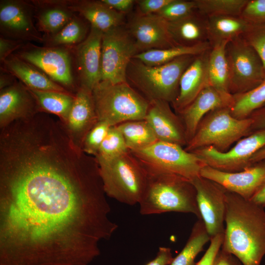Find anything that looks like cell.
I'll use <instances>...</instances> for the list:
<instances>
[{
  "label": "cell",
  "mask_w": 265,
  "mask_h": 265,
  "mask_svg": "<svg viewBox=\"0 0 265 265\" xmlns=\"http://www.w3.org/2000/svg\"><path fill=\"white\" fill-rule=\"evenodd\" d=\"M98 162L51 121L0 138V265H88L118 225Z\"/></svg>",
  "instance_id": "obj_1"
},
{
  "label": "cell",
  "mask_w": 265,
  "mask_h": 265,
  "mask_svg": "<svg viewBox=\"0 0 265 265\" xmlns=\"http://www.w3.org/2000/svg\"><path fill=\"white\" fill-rule=\"evenodd\" d=\"M225 224L221 248L242 265H260L265 255V208L227 190Z\"/></svg>",
  "instance_id": "obj_2"
},
{
  "label": "cell",
  "mask_w": 265,
  "mask_h": 265,
  "mask_svg": "<svg viewBox=\"0 0 265 265\" xmlns=\"http://www.w3.org/2000/svg\"><path fill=\"white\" fill-rule=\"evenodd\" d=\"M147 173L146 189L138 204L141 214L179 212L192 213L201 219L191 181L174 175Z\"/></svg>",
  "instance_id": "obj_3"
},
{
  "label": "cell",
  "mask_w": 265,
  "mask_h": 265,
  "mask_svg": "<svg viewBox=\"0 0 265 265\" xmlns=\"http://www.w3.org/2000/svg\"><path fill=\"white\" fill-rule=\"evenodd\" d=\"M196 56L184 55L155 66L132 58L127 68V80L149 101L160 100L172 104L178 95L182 74Z\"/></svg>",
  "instance_id": "obj_4"
},
{
  "label": "cell",
  "mask_w": 265,
  "mask_h": 265,
  "mask_svg": "<svg viewBox=\"0 0 265 265\" xmlns=\"http://www.w3.org/2000/svg\"><path fill=\"white\" fill-rule=\"evenodd\" d=\"M92 94L99 121L115 126L145 118L149 101L128 81H100L93 89Z\"/></svg>",
  "instance_id": "obj_5"
},
{
  "label": "cell",
  "mask_w": 265,
  "mask_h": 265,
  "mask_svg": "<svg viewBox=\"0 0 265 265\" xmlns=\"http://www.w3.org/2000/svg\"><path fill=\"white\" fill-rule=\"evenodd\" d=\"M98 162L106 196L129 205L139 203L148 176L130 150L109 161Z\"/></svg>",
  "instance_id": "obj_6"
},
{
  "label": "cell",
  "mask_w": 265,
  "mask_h": 265,
  "mask_svg": "<svg viewBox=\"0 0 265 265\" xmlns=\"http://www.w3.org/2000/svg\"><path fill=\"white\" fill-rule=\"evenodd\" d=\"M148 173L177 175L192 181L200 176L205 160L180 145L157 141L142 149L130 150Z\"/></svg>",
  "instance_id": "obj_7"
},
{
  "label": "cell",
  "mask_w": 265,
  "mask_h": 265,
  "mask_svg": "<svg viewBox=\"0 0 265 265\" xmlns=\"http://www.w3.org/2000/svg\"><path fill=\"white\" fill-rule=\"evenodd\" d=\"M253 122L251 117L243 119L235 118L230 107L212 110L202 119L184 149L191 152L212 146L220 152H226L234 143L250 134Z\"/></svg>",
  "instance_id": "obj_8"
},
{
  "label": "cell",
  "mask_w": 265,
  "mask_h": 265,
  "mask_svg": "<svg viewBox=\"0 0 265 265\" xmlns=\"http://www.w3.org/2000/svg\"><path fill=\"white\" fill-rule=\"evenodd\" d=\"M226 51L229 68V91L232 95L247 92L265 80V68L260 56L242 36L229 40Z\"/></svg>",
  "instance_id": "obj_9"
},
{
  "label": "cell",
  "mask_w": 265,
  "mask_h": 265,
  "mask_svg": "<svg viewBox=\"0 0 265 265\" xmlns=\"http://www.w3.org/2000/svg\"><path fill=\"white\" fill-rule=\"evenodd\" d=\"M139 53L126 24L104 32L102 40L101 80L117 83L127 81L126 72Z\"/></svg>",
  "instance_id": "obj_10"
},
{
  "label": "cell",
  "mask_w": 265,
  "mask_h": 265,
  "mask_svg": "<svg viewBox=\"0 0 265 265\" xmlns=\"http://www.w3.org/2000/svg\"><path fill=\"white\" fill-rule=\"evenodd\" d=\"M265 146V128L240 139L234 147L225 152L212 146L191 152L204 159L210 167L224 172H236L252 165L250 163L251 158Z\"/></svg>",
  "instance_id": "obj_11"
},
{
  "label": "cell",
  "mask_w": 265,
  "mask_h": 265,
  "mask_svg": "<svg viewBox=\"0 0 265 265\" xmlns=\"http://www.w3.org/2000/svg\"><path fill=\"white\" fill-rule=\"evenodd\" d=\"M26 45L14 54L39 69L67 90L74 89L71 57L68 50L61 47Z\"/></svg>",
  "instance_id": "obj_12"
},
{
  "label": "cell",
  "mask_w": 265,
  "mask_h": 265,
  "mask_svg": "<svg viewBox=\"0 0 265 265\" xmlns=\"http://www.w3.org/2000/svg\"><path fill=\"white\" fill-rule=\"evenodd\" d=\"M191 183L196 191L201 219L211 238L224 233L227 190L216 182L201 176Z\"/></svg>",
  "instance_id": "obj_13"
},
{
  "label": "cell",
  "mask_w": 265,
  "mask_h": 265,
  "mask_svg": "<svg viewBox=\"0 0 265 265\" xmlns=\"http://www.w3.org/2000/svg\"><path fill=\"white\" fill-rule=\"evenodd\" d=\"M35 6L19 0L0 2V29L2 37L22 41L44 42V36L33 24Z\"/></svg>",
  "instance_id": "obj_14"
},
{
  "label": "cell",
  "mask_w": 265,
  "mask_h": 265,
  "mask_svg": "<svg viewBox=\"0 0 265 265\" xmlns=\"http://www.w3.org/2000/svg\"><path fill=\"white\" fill-rule=\"evenodd\" d=\"M126 26L139 53L177 46L169 33L167 21L157 14L142 15L137 12L130 16Z\"/></svg>",
  "instance_id": "obj_15"
},
{
  "label": "cell",
  "mask_w": 265,
  "mask_h": 265,
  "mask_svg": "<svg viewBox=\"0 0 265 265\" xmlns=\"http://www.w3.org/2000/svg\"><path fill=\"white\" fill-rule=\"evenodd\" d=\"M265 176V160L257 162L242 171L224 172L208 165L200 171V176L219 184L227 191L250 200Z\"/></svg>",
  "instance_id": "obj_16"
},
{
  "label": "cell",
  "mask_w": 265,
  "mask_h": 265,
  "mask_svg": "<svg viewBox=\"0 0 265 265\" xmlns=\"http://www.w3.org/2000/svg\"><path fill=\"white\" fill-rule=\"evenodd\" d=\"M145 120L153 130L158 141L185 147L187 143L183 123L173 111L170 103L163 100L149 101Z\"/></svg>",
  "instance_id": "obj_17"
},
{
  "label": "cell",
  "mask_w": 265,
  "mask_h": 265,
  "mask_svg": "<svg viewBox=\"0 0 265 265\" xmlns=\"http://www.w3.org/2000/svg\"><path fill=\"white\" fill-rule=\"evenodd\" d=\"M103 32L90 26L86 38L76 48L80 86L91 91L101 80V51Z\"/></svg>",
  "instance_id": "obj_18"
},
{
  "label": "cell",
  "mask_w": 265,
  "mask_h": 265,
  "mask_svg": "<svg viewBox=\"0 0 265 265\" xmlns=\"http://www.w3.org/2000/svg\"><path fill=\"white\" fill-rule=\"evenodd\" d=\"M37 103L29 89L16 81L0 91V129L13 121L32 117L40 112Z\"/></svg>",
  "instance_id": "obj_19"
},
{
  "label": "cell",
  "mask_w": 265,
  "mask_h": 265,
  "mask_svg": "<svg viewBox=\"0 0 265 265\" xmlns=\"http://www.w3.org/2000/svg\"><path fill=\"white\" fill-rule=\"evenodd\" d=\"M98 121L92 91L79 86L67 122L63 125L76 146L82 149L86 135Z\"/></svg>",
  "instance_id": "obj_20"
},
{
  "label": "cell",
  "mask_w": 265,
  "mask_h": 265,
  "mask_svg": "<svg viewBox=\"0 0 265 265\" xmlns=\"http://www.w3.org/2000/svg\"><path fill=\"white\" fill-rule=\"evenodd\" d=\"M211 49L197 55L182 74L178 95L171 104L173 110L177 114L185 109L199 93L209 85L208 68Z\"/></svg>",
  "instance_id": "obj_21"
},
{
  "label": "cell",
  "mask_w": 265,
  "mask_h": 265,
  "mask_svg": "<svg viewBox=\"0 0 265 265\" xmlns=\"http://www.w3.org/2000/svg\"><path fill=\"white\" fill-rule=\"evenodd\" d=\"M233 103V98L223 96L210 85L205 87L194 100L178 114L184 126L187 142L192 138L199 123L206 114L220 108H230Z\"/></svg>",
  "instance_id": "obj_22"
},
{
  "label": "cell",
  "mask_w": 265,
  "mask_h": 265,
  "mask_svg": "<svg viewBox=\"0 0 265 265\" xmlns=\"http://www.w3.org/2000/svg\"><path fill=\"white\" fill-rule=\"evenodd\" d=\"M73 12H78L91 25L90 26L105 32L125 25L124 14L116 11L102 0H64Z\"/></svg>",
  "instance_id": "obj_23"
},
{
  "label": "cell",
  "mask_w": 265,
  "mask_h": 265,
  "mask_svg": "<svg viewBox=\"0 0 265 265\" xmlns=\"http://www.w3.org/2000/svg\"><path fill=\"white\" fill-rule=\"evenodd\" d=\"M2 63L3 70L18 78L29 89L72 93L53 81L39 69L14 54Z\"/></svg>",
  "instance_id": "obj_24"
},
{
  "label": "cell",
  "mask_w": 265,
  "mask_h": 265,
  "mask_svg": "<svg viewBox=\"0 0 265 265\" xmlns=\"http://www.w3.org/2000/svg\"><path fill=\"white\" fill-rule=\"evenodd\" d=\"M167 22L169 33L177 46H193L209 42L208 17L196 10L181 19Z\"/></svg>",
  "instance_id": "obj_25"
},
{
  "label": "cell",
  "mask_w": 265,
  "mask_h": 265,
  "mask_svg": "<svg viewBox=\"0 0 265 265\" xmlns=\"http://www.w3.org/2000/svg\"><path fill=\"white\" fill-rule=\"evenodd\" d=\"M42 9L36 16L38 30L46 35L53 34L67 24L75 16L73 12L65 5L64 0L34 2Z\"/></svg>",
  "instance_id": "obj_26"
},
{
  "label": "cell",
  "mask_w": 265,
  "mask_h": 265,
  "mask_svg": "<svg viewBox=\"0 0 265 265\" xmlns=\"http://www.w3.org/2000/svg\"><path fill=\"white\" fill-rule=\"evenodd\" d=\"M229 41H224L212 46L210 52L208 77L209 85L223 96L233 98L229 91V68L226 48Z\"/></svg>",
  "instance_id": "obj_27"
},
{
  "label": "cell",
  "mask_w": 265,
  "mask_h": 265,
  "mask_svg": "<svg viewBox=\"0 0 265 265\" xmlns=\"http://www.w3.org/2000/svg\"><path fill=\"white\" fill-rule=\"evenodd\" d=\"M252 23L241 16H214L208 17V41L211 47L243 35Z\"/></svg>",
  "instance_id": "obj_28"
},
{
  "label": "cell",
  "mask_w": 265,
  "mask_h": 265,
  "mask_svg": "<svg viewBox=\"0 0 265 265\" xmlns=\"http://www.w3.org/2000/svg\"><path fill=\"white\" fill-rule=\"evenodd\" d=\"M29 90L34 97L40 112L54 114L63 125L66 124L75 94L58 91Z\"/></svg>",
  "instance_id": "obj_29"
},
{
  "label": "cell",
  "mask_w": 265,
  "mask_h": 265,
  "mask_svg": "<svg viewBox=\"0 0 265 265\" xmlns=\"http://www.w3.org/2000/svg\"><path fill=\"white\" fill-rule=\"evenodd\" d=\"M211 48L209 42L193 46H176L166 49L143 52L135 55L133 58L139 60L149 66H159L168 63L180 56L198 55Z\"/></svg>",
  "instance_id": "obj_30"
},
{
  "label": "cell",
  "mask_w": 265,
  "mask_h": 265,
  "mask_svg": "<svg viewBox=\"0 0 265 265\" xmlns=\"http://www.w3.org/2000/svg\"><path fill=\"white\" fill-rule=\"evenodd\" d=\"M116 126L122 133L129 150L145 148L158 141L145 119L127 121Z\"/></svg>",
  "instance_id": "obj_31"
},
{
  "label": "cell",
  "mask_w": 265,
  "mask_h": 265,
  "mask_svg": "<svg viewBox=\"0 0 265 265\" xmlns=\"http://www.w3.org/2000/svg\"><path fill=\"white\" fill-rule=\"evenodd\" d=\"M211 239L202 219H198L193 225L184 247L174 258L170 265H196L195 259Z\"/></svg>",
  "instance_id": "obj_32"
},
{
  "label": "cell",
  "mask_w": 265,
  "mask_h": 265,
  "mask_svg": "<svg viewBox=\"0 0 265 265\" xmlns=\"http://www.w3.org/2000/svg\"><path fill=\"white\" fill-rule=\"evenodd\" d=\"M265 104V80L247 92L233 95V103L230 107L231 113L238 119L247 118Z\"/></svg>",
  "instance_id": "obj_33"
},
{
  "label": "cell",
  "mask_w": 265,
  "mask_h": 265,
  "mask_svg": "<svg viewBox=\"0 0 265 265\" xmlns=\"http://www.w3.org/2000/svg\"><path fill=\"white\" fill-rule=\"evenodd\" d=\"M87 26L79 18L75 16L62 29L56 33L44 37L47 47H60L79 45L87 37Z\"/></svg>",
  "instance_id": "obj_34"
},
{
  "label": "cell",
  "mask_w": 265,
  "mask_h": 265,
  "mask_svg": "<svg viewBox=\"0 0 265 265\" xmlns=\"http://www.w3.org/2000/svg\"><path fill=\"white\" fill-rule=\"evenodd\" d=\"M196 9L206 17L241 16L248 0H195Z\"/></svg>",
  "instance_id": "obj_35"
},
{
  "label": "cell",
  "mask_w": 265,
  "mask_h": 265,
  "mask_svg": "<svg viewBox=\"0 0 265 265\" xmlns=\"http://www.w3.org/2000/svg\"><path fill=\"white\" fill-rule=\"evenodd\" d=\"M128 151L120 130L116 126H111L95 157L98 162L107 161Z\"/></svg>",
  "instance_id": "obj_36"
},
{
  "label": "cell",
  "mask_w": 265,
  "mask_h": 265,
  "mask_svg": "<svg viewBox=\"0 0 265 265\" xmlns=\"http://www.w3.org/2000/svg\"><path fill=\"white\" fill-rule=\"evenodd\" d=\"M110 127L106 122L98 121L86 135L82 145V151L95 157Z\"/></svg>",
  "instance_id": "obj_37"
},
{
  "label": "cell",
  "mask_w": 265,
  "mask_h": 265,
  "mask_svg": "<svg viewBox=\"0 0 265 265\" xmlns=\"http://www.w3.org/2000/svg\"><path fill=\"white\" fill-rule=\"evenodd\" d=\"M196 10L195 0H172L156 13L167 22L181 19Z\"/></svg>",
  "instance_id": "obj_38"
},
{
  "label": "cell",
  "mask_w": 265,
  "mask_h": 265,
  "mask_svg": "<svg viewBox=\"0 0 265 265\" xmlns=\"http://www.w3.org/2000/svg\"><path fill=\"white\" fill-rule=\"evenodd\" d=\"M241 36L257 52L265 71V23H252Z\"/></svg>",
  "instance_id": "obj_39"
},
{
  "label": "cell",
  "mask_w": 265,
  "mask_h": 265,
  "mask_svg": "<svg viewBox=\"0 0 265 265\" xmlns=\"http://www.w3.org/2000/svg\"><path fill=\"white\" fill-rule=\"evenodd\" d=\"M241 16L251 23H265V0H248Z\"/></svg>",
  "instance_id": "obj_40"
},
{
  "label": "cell",
  "mask_w": 265,
  "mask_h": 265,
  "mask_svg": "<svg viewBox=\"0 0 265 265\" xmlns=\"http://www.w3.org/2000/svg\"><path fill=\"white\" fill-rule=\"evenodd\" d=\"M224 233L211 238L210 244L201 260L196 265H212L213 261L220 249L223 240Z\"/></svg>",
  "instance_id": "obj_41"
},
{
  "label": "cell",
  "mask_w": 265,
  "mask_h": 265,
  "mask_svg": "<svg viewBox=\"0 0 265 265\" xmlns=\"http://www.w3.org/2000/svg\"><path fill=\"white\" fill-rule=\"evenodd\" d=\"M172 0H138L135 1L137 13L142 15L156 14Z\"/></svg>",
  "instance_id": "obj_42"
},
{
  "label": "cell",
  "mask_w": 265,
  "mask_h": 265,
  "mask_svg": "<svg viewBox=\"0 0 265 265\" xmlns=\"http://www.w3.org/2000/svg\"><path fill=\"white\" fill-rule=\"evenodd\" d=\"M23 41L12 40L2 36L0 38V60L3 62L16 50H19L23 45Z\"/></svg>",
  "instance_id": "obj_43"
},
{
  "label": "cell",
  "mask_w": 265,
  "mask_h": 265,
  "mask_svg": "<svg viewBox=\"0 0 265 265\" xmlns=\"http://www.w3.org/2000/svg\"><path fill=\"white\" fill-rule=\"evenodd\" d=\"M173 259L170 248L160 247L156 257L145 265H170Z\"/></svg>",
  "instance_id": "obj_44"
},
{
  "label": "cell",
  "mask_w": 265,
  "mask_h": 265,
  "mask_svg": "<svg viewBox=\"0 0 265 265\" xmlns=\"http://www.w3.org/2000/svg\"><path fill=\"white\" fill-rule=\"evenodd\" d=\"M212 265H242V264L236 256L220 248Z\"/></svg>",
  "instance_id": "obj_45"
},
{
  "label": "cell",
  "mask_w": 265,
  "mask_h": 265,
  "mask_svg": "<svg viewBox=\"0 0 265 265\" xmlns=\"http://www.w3.org/2000/svg\"><path fill=\"white\" fill-rule=\"evenodd\" d=\"M103 2L117 12L122 14L129 13L132 8L136 0H101Z\"/></svg>",
  "instance_id": "obj_46"
},
{
  "label": "cell",
  "mask_w": 265,
  "mask_h": 265,
  "mask_svg": "<svg viewBox=\"0 0 265 265\" xmlns=\"http://www.w3.org/2000/svg\"><path fill=\"white\" fill-rule=\"evenodd\" d=\"M249 117L253 120L250 129V134L265 128V109L261 108L256 110Z\"/></svg>",
  "instance_id": "obj_47"
},
{
  "label": "cell",
  "mask_w": 265,
  "mask_h": 265,
  "mask_svg": "<svg viewBox=\"0 0 265 265\" xmlns=\"http://www.w3.org/2000/svg\"><path fill=\"white\" fill-rule=\"evenodd\" d=\"M249 200L265 208V176L257 191Z\"/></svg>",
  "instance_id": "obj_48"
},
{
  "label": "cell",
  "mask_w": 265,
  "mask_h": 265,
  "mask_svg": "<svg viewBox=\"0 0 265 265\" xmlns=\"http://www.w3.org/2000/svg\"><path fill=\"white\" fill-rule=\"evenodd\" d=\"M11 73L2 69L0 76V89L1 90L14 84L16 80Z\"/></svg>",
  "instance_id": "obj_49"
},
{
  "label": "cell",
  "mask_w": 265,
  "mask_h": 265,
  "mask_svg": "<svg viewBox=\"0 0 265 265\" xmlns=\"http://www.w3.org/2000/svg\"><path fill=\"white\" fill-rule=\"evenodd\" d=\"M263 160H265V146L252 156L250 159V163L251 165H253Z\"/></svg>",
  "instance_id": "obj_50"
},
{
  "label": "cell",
  "mask_w": 265,
  "mask_h": 265,
  "mask_svg": "<svg viewBox=\"0 0 265 265\" xmlns=\"http://www.w3.org/2000/svg\"><path fill=\"white\" fill-rule=\"evenodd\" d=\"M262 108H264L265 109V104L264 105V106L262 107Z\"/></svg>",
  "instance_id": "obj_51"
}]
</instances>
